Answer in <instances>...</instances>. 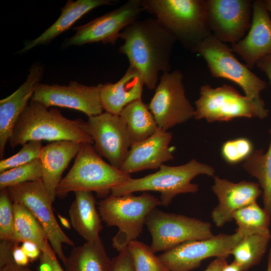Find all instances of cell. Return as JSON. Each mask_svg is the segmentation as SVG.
I'll return each mask as SVG.
<instances>
[{
    "instance_id": "ac0fdd59",
    "label": "cell",
    "mask_w": 271,
    "mask_h": 271,
    "mask_svg": "<svg viewBox=\"0 0 271 271\" xmlns=\"http://www.w3.org/2000/svg\"><path fill=\"white\" fill-rule=\"evenodd\" d=\"M213 192L218 199V204L211 212L215 225L220 227L233 220V213L239 209L256 202L262 193L258 183L242 181L234 183L215 176Z\"/></svg>"
},
{
    "instance_id": "30bf717a",
    "label": "cell",
    "mask_w": 271,
    "mask_h": 271,
    "mask_svg": "<svg viewBox=\"0 0 271 271\" xmlns=\"http://www.w3.org/2000/svg\"><path fill=\"white\" fill-rule=\"evenodd\" d=\"M7 190L12 202L23 205L35 218L54 253L64 263L67 257L62 244L73 246L74 244L58 224L53 211V202L42 180L10 187Z\"/></svg>"
},
{
    "instance_id": "7402d4cb",
    "label": "cell",
    "mask_w": 271,
    "mask_h": 271,
    "mask_svg": "<svg viewBox=\"0 0 271 271\" xmlns=\"http://www.w3.org/2000/svg\"><path fill=\"white\" fill-rule=\"evenodd\" d=\"M99 85L103 110L119 115L125 106L142 98L145 83L140 72L129 65L123 76L117 82Z\"/></svg>"
},
{
    "instance_id": "74e56055",
    "label": "cell",
    "mask_w": 271,
    "mask_h": 271,
    "mask_svg": "<svg viewBox=\"0 0 271 271\" xmlns=\"http://www.w3.org/2000/svg\"><path fill=\"white\" fill-rule=\"evenodd\" d=\"M21 246L29 258L30 261H34L41 255V250L36 244L33 242L25 241L22 243Z\"/></svg>"
},
{
    "instance_id": "9c48e42d",
    "label": "cell",
    "mask_w": 271,
    "mask_h": 271,
    "mask_svg": "<svg viewBox=\"0 0 271 271\" xmlns=\"http://www.w3.org/2000/svg\"><path fill=\"white\" fill-rule=\"evenodd\" d=\"M145 224L154 252L166 251L186 241L199 240L214 235L209 222L183 215L163 212L156 207L147 215Z\"/></svg>"
},
{
    "instance_id": "d4e9b609",
    "label": "cell",
    "mask_w": 271,
    "mask_h": 271,
    "mask_svg": "<svg viewBox=\"0 0 271 271\" xmlns=\"http://www.w3.org/2000/svg\"><path fill=\"white\" fill-rule=\"evenodd\" d=\"M110 264L100 238L73 248L63 263L64 271H109Z\"/></svg>"
},
{
    "instance_id": "f35d334b",
    "label": "cell",
    "mask_w": 271,
    "mask_h": 271,
    "mask_svg": "<svg viewBox=\"0 0 271 271\" xmlns=\"http://www.w3.org/2000/svg\"><path fill=\"white\" fill-rule=\"evenodd\" d=\"M256 66L265 74L271 84V54L261 58L257 62Z\"/></svg>"
},
{
    "instance_id": "7a4b0ae2",
    "label": "cell",
    "mask_w": 271,
    "mask_h": 271,
    "mask_svg": "<svg viewBox=\"0 0 271 271\" xmlns=\"http://www.w3.org/2000/svg\"><path fill=\"white\" fill-rule=\"evenodd\" d=\"M84 124L81 119H68L56 108L31 100L17 121L9 143L12 149L32 141H68L92 145Z\"/></svg>"
},
{
    "instance_id": "8d00e7d4",
    "label": "cell",
    "mask_w": 271,
    "mask_h": 271,
    "mask_svg": "<svg viewBox=\"0 0 271 271\" xmlns=\"http://www.w3.org/2000/svg\"><path fill=\"white\" fill-rule=\"evenodd\" d=\"M12 257L14 262L19 265L28 266L30 259L21 246L16 244L12 249Z\"/></svg>"
},
{
    "instance_id": "e0dca14e",
    "label": "cell",
    "mask_w": 271,
    "mask_h": 271,
    "mask_svg": "<svg viewBox=\"0 0 271 271\" xmlns=\"http://www.w3.org/2000/svg\"><path fill=\"white\" fill-rule=\"evenodd\" d=\"M233 53L251 69L262 57L271 54V17L264 1L252 2V20L247 34L230 47Z\"/></svg>"
},
{
    "instance_id": "2e32d148",
    "label": "cell",
    "mask_w": 271,
    "mask_h": 271,
    "mask_svg": "<svg viewBox=\"0 0 271 271\" xmlns=\"http://www.w3.org/2000/svg\"><path fill=\"white\" fill-rule=\"evenodd\" d=\"M252 7L249 0H207L208 21L212 35L225 43L242 39L251 25Z\"/></svg>"
},
{
    "instance_id": "4316f807",
    "label": "cell",
    "mask_w": 271,
    "mask_h": 271,
    "mask_svg": "<svg viewBox=\"0 0 271 271\" xmlns=\"http://www.w3.org/2000/svg\"><path fill=\"white\" fill-rule=\"evenodd\" d=\"M119 115L126 126L132 144L148 138L159 128L148 106L142 98L125 106Z\"/></svg>"
},
{
    "instance_id": "8fae6325",
    "label": "cell",
    "mask_w": 271,
    "mask_h": 271,
    "mask_svg": "<svg viewBox=\"0 0 271 271\" xmlns=\"http://www.w3.org/2000/svg\"><path fill=\"white\" fill-rule=\"evenodd\" d=\"M183 79L179 70L163 73L148 105L162 130L167 131L194 116L195 108L186 96Z\"/></svg>"
},
{
    "instance_id": "5bb4252c",
    "label": "cell",
    "mask_w": 271,
    "mask_h": 271,
    "mask_svg": "<svg viewBox=\"0 0 271 271\" xmlns=\"http://www.w3.org/2000/svg\"><path fill=\"white\" fill-rule=\"evenodd\" d=\"M84 127L96 152L111 166L120 169L132 143L119 115L104 112L90 116Z\"/></svg>"
},
{
    "instance_id": "44dd1931",
    "label": "cell",
    "mask_w": 271,
    "mask_h": 271,
    "mask_svg": "<svg viewBox=\"0 0 271 271\" xmlns=\"http://www.w3.org/2000/svg\"><path fill=\"white\" fill-rule=\"evenodd\" d=\"M81 144L68 141L54 142L43 147L40 157L42 180L52 202L62 176L71 160L78 154Z\"/></svg>"
},
{
    "instance_id": "603a6c76",
    "label": "cell",
    "mask_w": 271,
    "mask_h": 271,
    "mask_svg": "<svg viewBox=\"0 0 271 271\" xmlns=\"http://www.w3.org/2000/svg\"><path fill=\"white\" fill-rule=\"evenodd\" d=\"M113 4L111 0L68 1L62 8L61 15L58 19L38 37L25 42L24 47L19 53H25L36 46L50 43L70 29L76 21L92 10Z\"/></svg>"
},
{
    "instance_id": "cb8c5ba5",
    "label": "cell",
    "mask_w": 271,
    "mask_h": 271,
    "mask_svg": "<svg viewBox=\"0 0 271 271\" xmlns=\"http://www.w3.org/2000/svg\"><path fill=\"white\" fill-rule=\"evenodd\" d=\"M74 193L75 198L69 210L73 227L86 241L98 239L103 228L102 219L96 210L92 192L79 191Z\"/></svg>"
},
{
    "instance_id": "4fadbf2b",
    "label": "cell",
    "mask_w": 271,
    "mask_h": 271,
    "mask_svg": "<svg viewBox=\"0 0 271 271\" xmlns=\"http://www.w3.org/2000/svg\"><path fill=\"white\" fill-rule=\"evenodd\" d=\"M143 11L141 0H129L112 11L73 28L75 34L66 40L63 47L99 42L114 45L121 31L138 20Z\"/></svg>"
},
{
    "instance_id": "6da1fadb",
    "label": "cell",
    "mask_w": 271,
    "mask_h": 271,
    "mask_svg": "<svg viewBox=\"0 0 271 271\" xmlns=\"http://www.w3.org/2000/svg\"><path fill=\"white\" fill-rule=\"evenodd\" d=\"M124 43L118 51L141 74L150 90L157 87L160 72L170 71L174 37L155 18L137 20L120 34Z\"/></svg>"
},
{
    "instance_id": "8992f818",
    "label": "cell",
    "mask_w": 271,
    "mask_h": 271,
    "mask_svg": "<svg viewBox=\"0 0 271 271\" xmlns=\"http://www.w3.org/2000/svg\"><path fill=\"white\" fill-rule=\"evenodd\" d=\"M214 173L213 167L194 159L180 166L163 164L154 173L140 178H131L113 188L110 195L121 196L138 191H157L161 193V205L168 206L178 194L198 191L199 186L191 183L195 177L201 174L214 176Z\"/></svg>"
},
{
    "instance_id": "7bdbcfd3",
    "label": "cell",
    "mask_w": 271,
    "mask_h": 271,
    "mask_svg": "<svg viewBox=\"0 0 271 271\" xmlns=\"http://www.w3.org/2000/svg\"><path fill=\"white\" fill-rule=\"evenodd\" d=\"M222 271H242L239 265L233 261L230 264L226 263Z\"/></svg>"
},
{
    "instance_id": "ee69618b",
    "label": "cell",
    "mask_w": 271,
    "mask_h": 271,
    "mask_svg": "<svg viewBox=\"0 0 271 271\" xmlns=\"http://www.w3.org/2000/svg\"><path fill=\"white\" fill-rule=\"evenodd\" d=\"M40 263V271H52V267L50 263L41 256Z\"/></svg>"
},
{
    "instance_id": "e575fe53",
    "label": "cell",
    "mask_w": 271,
    "mask_h": 271,
    "mask_svg": "<svg viewBox=\"0 0 271 271\" xmlns=\"http://www.w3.org/2000/svg\"><path fill=\"white\" fill-rule=\"evenodd\" d=\"M15 224L13 203L7 189L0 193V239L13 241Z\"/></svg>"
},
{
    "instance_id": "b9f144b4",
    "label": "cell",
    "mask_w": 271,
    "mask_h": 271,
    "mask_svg": "<svg viewBox=\"0 0 271 271\" xmlns=\"http://www.w3.org/2000/svg\"><path fill=\"white\" fill-rule=\"evenodd\" d=\"M41 256L43 257L50 263L52 267V271H64L58 261L56 255L49 256L42 253Z\"/></svg>"
},
{
    "instance_id": "60d3db41",
    "label": "cell",
    "mask_w": 271,
    "mask_h": 271,
    "mask_svg": "<svg viewBox=\"0 0 271 271\" xmlns=\"http://www.w3.org/2000/svg\"><path fill=\"white\" fill-rule=\"evenodd\" d=\"M227 258L217 257L212 261L204 271H222L224 266L227 263Z\"/></svg>"
},
{
    "instance_id": "d6986e66",
    "label": "cell",
    "mask_w": 271,
    "mask_h": 271,
    "mask_svg": "<svg viewBox=\"0 0 271 271\" xmlns=\"http://www.w3.org/2000/svg\"><path fill=\"white\" fill-rule=\"evenodd\" d=\"M44 72L43 65L33 64L25 81L13 93L0 101L1 159H3L13 130L40 83Z\"/></svg>"
},
{
    "instance_id": "d590c367",
    "label": "cell",
    "mask_w": 271,
    "mask_h": 271,
    "mask_svg": "<svg viewBox=\"0 0 271 271\" xmlns=\"http://www.w3.org/2000/svg\"><path fill=\"white\" fill-rule=\"evenodd\" d=\"M109 271H135L127 246L111 259Z\"/></svg>"
},
{
    "instance_id": "f1b7e54d",
    "label": "cell",
    "mask_w": 271,
    "mask_h": 271,
    "mask_svg": "<svg viewBox=\"0 0 271 271\" xmlns=\"http://www.w3.org/2000/svg\"><path fill=\"white\" fill-rule=\"evenodd\" d=\"M270 239V231L248 235L232 248L230 254L242 271H248L261 261Z\"/></svg>"
},
{
    "instance_id": "7c38bea8",
    "label": "cell",
    "mask_w": 271,
    "mask_h": 271,
    "mask_svg": "<svg viewBox=\"0 0 271 271\" xmlns=\"http://www.w3.org/2000/svg\"><path fill=\"white\" fill-rule=\"evenodd\" d=\"M236 230L232 234H219L210 238L183 242L159 255L170 271H190L212 257H226L245 236Z\"/></svg>"
},
{
    "instance_id": "4dcf8cb0",
    "label": "cell",
    "mask_w": 271,
    "mask_h": 271,
    "mask_svg": "<svg viewBox=\"0 0 271 271\" xmlns=\"http://www.w3.org/2000/svg\"><path fill=\"white\" fill-rule=\"evenodd\" d=\"M42 179L40 158L0 173V190Z\"/></svg>"
},
{
    "instance_id": "bcb514c9",
    "label": "cell",
    "mask_w": 271,
    "mask_h": 271,
    "mask_svg": "<svg viewBox=\"0 0 271 271\" xmlns=\"http://www.w3.org/2000/svg\"><path fill=\"white\" fill-rule=\"evenodd\" d=\"M59 217L60 218V221L62 224L66 227L69 228H70V225L69 224L68 222L63 217H61V216L59 215Z\"/></svg>"
},
{
    "instance_id": "52a82bcc",
    "label": "cell",
    "mask_w": 271,
    "mask_h": 271,
    "mask_svg": "<svg viewBox=\"0 0 271 271\" xmlns=\"http://www.w3.org/2000/svg\"><path fill=\"white\" fill-rule=\"evenodd\" d=\"M195 106L194 117L209 122L228 121L238 117L262 119L268 114L262 99H251L227 84L216 88L207 84L201 86Z\"/></svg>"
},
{
    "instance_id": "3957f363",
    "label": "cell",
    "mask_w": 271,
    "mask_h": 271,
    "mask_svg": "<svg viewBox=\"0 0 271 271\" xmlns=\"http://www.w3.org/2000/svg\"><path fill=\"white\" fill-rule=\"evenodd\" d=\"M144 11L159 23L185 48L192 51L212 35L207 0H141Z\"/></svg>"
},
{
    "instance_id": "83f0119b",
    "label": "cell",
    "mask_w": 271,
    "mask_h": 271,
    "mask_svg": "<svg viewBox=\"0 0 271 271\" xmlns=\"http://www.w3.org/2000/svg\"><path fill=\"white\" fill-rule=\"evenodd\" d=\"M271 135V129L270 130ZM242 167L255 178L262 188L264 209L271 216V138L269 147L264 152L255 150L243 162Z\"/></svg>"
},
{
    "instance_id": "d6a6232c",
    "label": "cell",
    "mask_w": 271,
    "mask_h": 271,
    "mask_svg": "<svg viewBox=\"0 0 271 271\" xmlns=\"http://www.w3.org/2000/svg\"><path fill=\"white\" fill-rule=\"evenodd\" d=\"M22 146L18 153L9 158L1 160L0 173L40 158L43 147L42 141H29Z\"/></svg>"
},
{
    "instance_id": "f546056e",
    "label": "cell",
    "mask_w": 271,
    "mask_h": 271,
    "mask_svg": "<svg viewBox=\"0 0 271 271\" xmlns=\"http://www.w3.org/2000/svg\"><path fill=\"white\" fill-rule=\"evenodd\" d=\"M237 225L236 230L246 235L269 231L271 216L256 202L245 206L235 212L232 215Z\"/></svg>"
},
{
    "instance_id": "836d02e7",
    "label": "cell",
    "mask_w": 271,
    "mask_h": 271,
    "mask_svg": "<svg viewBox=\"0 0 271 271\" xmlns=\"http://www.w3.org/2000/svg\"><path fill=\"white\" fill-rule=\"evenodd\" d=\"M253 145L245 138H239L224 143L221 154L224 160L231 165L244 161L253 152Z\"/></svg>"
},
{
    "instance_id": "7dc6e473",
    "label": "cell",
    "mask_w": 271,
    "mask_h": 271,
    "mask_svg": "<svg viewBox=\"0 0 271 271\" xmlns=\"http://www.w3.org/2000/svg\"><path fill=\"white\" fill-rule=\"evenodd\" d=\"M266 7L271 16V0L264 1Z\"/></svg>"
},
{
    "instance_id": "ab89813d",
    "label": "cell",
    "mask_w": 271,
    "mask_h": 271,
    "mask_svg": "<svg viewBox=\"0 0 271 271\" xmlns=\"http://www.w3.org/2000/svg\"><path fill=\"white\" fill-rule=\"evenodd\" d=\"M0 271H31V270L28 266H21L16 264L12 256L3 266L0 267Z\"/></svg>"
},
{
    "instance_id": "5b68a950",
    "label": "cell",
    "mask_w": 271,
    "mask_h": 271,
    "mask_svg": "<svg viewBox=\"0 0 271 271\" xmlns=\"http://www.w3.org/2000/svg\"><path fill=\"white\" fill-rule=\"evenodd\" d=\"M99 213L107 226H115L118 231L112 239V247L118 252L142 233L148 214L157 206L159 199L144 192L141 195L129 193L109 195L98 203Z\"/></svg>"
},
{
    "instance_id": "484cf974",
    "label": "cell",
    "mask_w": 271,
    "mask_h": 271,
    "mask_svg": "<svg viewBox=\"0 0 271 271\" xmlns=\"http://www.w3.org/2000/svg\"><path fill=\"white\" fill-rule=\"evenodd\" d=\"M13 203L15 216L13 241L16 244L25 241L31 242L39 247L42 253L49 256L56 255L35 218L23 205Z\"/></svg>"
},
{
    "instance_id": "9a60e30c",
    "label": "cell",
    "mask_w": 271,
    "mask_h": 271,
    "mask_svg": "<svg viewBox=\"0 0 271 271\" xmlns=\"http://www.w3.org/2000/svg\"><path fill=\"white\" fill-rule=\"evenodd\" d=\"M31 100L46 107L58 106L73 109L84 113L88 117L102 113L100 99V86H87L77 81L68 85L40 83Z\"/></svg>"
},
{
    "instance_id": "f6af8a7d",
    "label": "cell",
    "mask_w": 271,
    "mask_h": 271,
    "mask_svg": "<svg viewBox=\"0 0 271 271\" xmlns=\"http://www.w3.org/2000/svg\"><path fill=\"white\" fill-rule=\"evenodd\" d=\"M266 271H271V248L269 250L268 260H267V266Z\"/></svg>"
},
{
    "instance_id": "ffe728a7",
    "label": "cell",
    "mask_w": 271,
    "mask_h": 271,
    "mask_svg": "<svg viewBox=\"0 0 271 271\" xmlns=\"http://www.w3.org/2000/svg\"><path fill=\"white\" fill-rule=\"evenodd\" d=\"M172 134L158 128L148 138L132 143L120 169L130 174L147 169H156L174 157L169 144Z\"/></svg>"
},
{
    "instance_id": "1f68e13d",
    "label": "cell",
    "mask_w": 271,
    "mask_h": 271,
    "mask_svg": "<svg viewBox=\"0 0 271 271\" xmlns=\"http://www.w3.org/2000/svg\"><path fill=\"white\" fill-rule=\"evenodd\" d=\"M135 271H170L149 246L137 240L127 246Z\"/></svg>"
},
{
    "instance_id": "ba28073f",
    "label": "cell",
    "mask_w": 271,
    "mask_h": 271,
    "mask_svg": "<svg viewBox=\"0 0 271 271\" xmlns=\"http://www.w3.org/2000/svg\"><path fill=\"white\" fill-rule=\"evenodd\" d=\"M192 52L202 56L213 77L230 80L241 87L248 98L261 99L260 94L266 87V83L239 62L226 43L212 34Z\"/></svg>"
},
{
    "instance_id": "277c9868",
    "label": "cell",
    "mask_w": 271,
    "mask_h": 271,
    "mask_svg": "<svg viewBox=\"0 0 271 271\" xmlns=\"http://www.w3.org/2000/svg\"><path fill=\"white\" fill-rule=\"evenodd\" d=\"M131 178L130 174L105 162L91 144H81L73 165L57 187L56 197L62 199L70 192L86 191L104 198Z\"/></svg>"
}]
</instances>
